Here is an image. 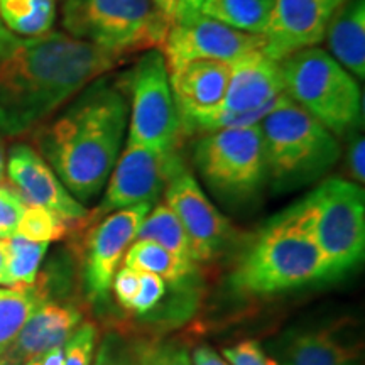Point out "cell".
<instances>
[{
	"label": "cell",
	"mask_w": 365,
	"mask_h": 365,
	"mask_svg": "<svg viewBox=\"0 0 365 365\" xmlns=\"http://www.w3.org/2000/svg\"><path fill=\"white\" fill-rule=\"evenodd\" d=\"M27 205L11 185H0V239L16 235L17 223Z\"/></svg>",
	"instance_id": "cell-30"
},
{
	"label": "cell",
	"mask_w": 365,
	"mask_h": 365,
	"mask_svg": "<svg viewBox=\"0 0 365 365\" xmlns=\"http://www.w3.org/2000/svg\"><path fill=\"white\" fill-rule=\"evenodd\" d=\"M164 202L190 237L196 262L215 261L235 245L237 230L200 188L185 164H180L164 188Z\"/></svg>",
	"instance_id": "cell-12"
},
{
	"label": "cell",
	"mask_w": 365,
	"mask_h": 365,
	"mask_svg": "<svg viewBox=\"0 0 365 365\" xmlns=\"http://www.w3.org/2000/svg\"><path fill=\"white\" fill-rule=\"evenodd\" d=\"M113 294L122 308L130 309L132 301L135 298L137 287H139V272L130 267L122 266L120 271H117L112 281Z\"/></svg>",
	"instance_id": "cell-34"
},
{
	"label": "cell",
	"mask_w": 365,
	"mask_h": 365,
	"mask_svg": "<svg viewBox=\"0 0 365 365\" xmlns=\"http://www.w3.org/2000/svg\"><path fill=\"white\" fill-rule=\"evenodd\" d=\"M154 4V7L166 17L168 21L175 22L178 16V9H180V0H150Z\"/></svg>",
	"instance_id": "cell-37"
},
{
	"label": "cell",
	"mask_w": 365,
	"mask_h": 365,
	"mask_svg": "<svg viewBox=\"0 0 365 365\" xmlns=\"http://www.w3.org/2000/svg\"><path fill=\"white\" fill-rule=\"evenodd\" d=\"M80 225L81 222L66 220L48 208L27 205L19 223H17L16 235L33 242L51 244V242L66 239L75 228H80Z\"/></svg>",
	"instance_id": "cell-27"
},
{
	"label": "cell",
	"mask_w": 365,
	"mask_h": 365,
	"mask_svg": "<svg viewBox=\"0 0 365 365\" xmlns=\"http://www.w3.org/2000/svg\"><path fill=\"white\" fill-rule=\"evenodd\" d=\"M264 46L266 41L262 34L232 29L198 11L173 22L159 51L168 70H173L195 59L235 63L247 54L264 51Z\"/></svg>",
	"instance_id": "cell-11"
},
{
	"label": "cell",
	"mask_w": 365,
	"mask_h": 365,
	"mask_svg": "<svg viewBox=\"0 0 365 365\" xmlns=\"http://www.w3.org/2000/svg\"><path fill=\"white\" fill-rule=\"evenodd\" d=\"M124 59L61 31L17 39L0 56V134L17 137L38 129Z\"/></svg>",
	"instance_id": "cell-1"
},
{
	"label": "cell",
	"mask_w": 365,
	"mask_h": 365,
	"mask_svg": "<svg viewBox=\"0 0 365 365\" xmlns=\"http://www.w3.org/2000/svg\"><path fill=\"white\" fill-rule=\"evenodd\" d=\"M140 346L132 345L117 331L107 333L100 341L93 365H139Z\"/></svg>",
	"instance_id": "cell-28"
},
{
	"label": "cell",
	"mask_w": 365,
	"mask_h": 365,
	"mask_svg": "<svg viewBox=\"0 0 365 365\" xmlns=\"http://www.w3.org/2000/svg\"><path fill=\"white\" fill-rule=\"evenodd\" d=\"M281 365H359L357 355L331 333L294 330L281 340Z\"/></svg>",
	"instance_id": "cell-20"
},
{
	"label": "cell",
	"mask_w": 365,
	"mask_h": 365,
	"mask_svg": "<svg viewBox=\"0 0 365 365\" xmlns=\"http://www.w3.org/2000/svg\"><path fill=\"white\" fill-rule=\"evenodd\" d=\"M17 36H14L11 31L7 29L6 26H4V22L0 21V56H4L9 49L12 48L14 44L17 43Z\"/></svg>",
	"instance_id": "cell-40"
},
{
	"label": "cell",
	"mask_w": 365,
	"mask_h": 365,
	"mask_svg": "<svg viewBox=\"0 0 365 365\" xmlns=\"http://www.w3.org/2000/svg\"><path fill=\"white\" fill-rule=\"evenodd\" d=\"M61 22L66 34L120 58L159 49L171 27L150 0H63Z\"/></svg>",
	"instance_id": "cell-6"
},
{
	"label": "cell",
	"mask_w": 365,
	"mask_h": 365,
	"mask_svg": "<svg viewBox=\"0 0 365 365\" xmlns=\"http://www.w3.org/2000/svg\"><path fill=\"white\" fill-rule=\"evenodd\" d=\"M193 163L222 202L250 203L267 182L261 124L207 132L195 143Z\"/></svg>",
	"instance_id": "cell-8"
},
{
	"label": "cell",
	"mask_w": 365,
	"mask_h": 365,
	"mask_svg": "<svg viewBox=\"0 0 365 365\" xmlns=\"http://www.w3.org/2000/svg\"><path fill=\"white\" fill-rule=\"evenodd\" d=\"M97 336L98 331L93 323H81L63 345L65 365H91Z\"/></svg>",
	"instance_id": "cell-29"
},
{
	"label": "cell",
	"mask_w": 365,
	"mask_h": 365,
	"mask_svg": "<svg viewBox=\"0 0 365 365\" xmlns=\"http://www.w3.org/2000/svg\"><path fill=\"white\" fill-rule=\"evenodd\" d=\"M0 289H2V287H0Z\"/></svg>",
	"instance_id": "cell-44"
},
{
	"label": "cell",
	"mask_w": 365,
	"mask_h": 365,
	"mask_svg": "<svg viewBox=\"0 0 365 365\" xmlns=\"http://www.w3.org/2000/svg\"><path fill=\"white\" fill-rule=\"evenodd\" d=\"M164 293H166V282L161 277L150 272H139V287H137L135 298L132 301L130 312L139 314L153 312L161 303Z\"/></svg>",
	"instance_id": "cell-31"
},
{
	"label": "cell",
	"mask_w": 365,
	"mask_h": 365,
	"mask_svg": "<svg viewBox=\"0 0 365 365\" xmlns=\"http://www.w3.org/2000/svg\"><path fill=\"white\" fill-rule=\"evenodd\" d=\"M56 16V0H0V21L17 38L51 33Z\"/></svg>",
	"instance_id": "cell-23"
},
{
	"label": "cell",
	"mask_w": 365,
	"mask_h": 365,
	"mask_svg": "<svg viewBox=\"0 0 365 365\" xmlns=\"http://www.w3.org/2000/svg\"><path fill=\"white\" fill-rule=\"evenodd\" d=\"M124 267H130L137 272L156 274L166 284L180 289L195 284L198 276V264L181 261L150 240L132 242L124 255Z\"/></svg>",
	"instance_id": "cell-21"
},
{
	"label": "cell",
	"mask_w": 365,
	"mask_h": 365,
	"mask_svg": "<svg viewBox=\"0 0 365 365\" xmlns=\"http://www.w3.org/2000/svg\"><path fill=\"white\" fill-rule=\"evenodd\" d=\"M127 124L125 78L107 73L33 130L34 149L80 203L90 202L108 181Z\"/></svg>",
	"instance_id": "cell-2"
},
{
	"label": "cell",
	"mask_w": 365,
	"mask_h": 365,
	"mask_svg": "<svg viewBox=\"0 0 365 365\" xmlns=\"http://www.w3.org/2000/svg\"><path fill=\"white\" fill-rule=\"evenodd\" d=\"M182 161L178 153H156L144 145L127 144L108 176L102 202L86 220H98L117 210L158 202L173 171Z\"/></svg>",
	"instance_id": "cell-13"
},
{
	"label": "cell",
	"mask_w": 365,
	"mask_h": 365,
	"mask_svg": "<svg viewBox=\"0 0 365 365\" xmlns=\"http://www.w3.org/2000/svg\"><path fill=\"white\" fill-rule=\"evenodd\" d=\"M41 365H65V350L63 346H54L39 357Z\"/></svg>",
	"instance_id": "cell-38"
},
{
	"label": "cell",
	"mask_w": 365,
	"mask_h": 365,
	"mask_svg": "<svg viewBox=\"0 0 365 365\" xmlns=\"http://www.w3.org/2000/svg\"><path fill=\"white\" fill-rule=\"evenodd\" d=\"M349 0H274L271 21L264 33V53L282 61L301 49L325 41L327 27Z\"/></svg>",
	"instance_id": "cell-15"
},
{
	"label": "cell",
	"mask_w": 365,
	"mask_h": 365,
	"mask_svg": "<svg viewBox=\"0 0 365 365\" xmlns=\"http://www.w3.org/2000/svg\"><path fill=\"white\" fill-rule=\"evenodd\" d=\"M284 93L335 137L362 127V91L354 76L323 49H301L281 61Z\"/></svg>",
	"instance_id": "cell-5"
},
{
	"label": "cell",
	"mask_w": 365,
	"mask_h": 365,
	"mask_svg": "<svg viewBox=\"0 0 365 365\" xmlns=\"http://www.w3.org/2000/svg\"><path fill=\"white\" fill-rule=\"evenodd\" d=\"M272 7L274 0H203L200 12L232 29L264 36Z\"/></svg>",
	"instance_id": "cell-24"
},
{
	"label": "cell",
	"mask_w": 365,
	"mask_h": 365,
	"mask_svg": "<svg viewBox=\"0 0 365 365\" xmlns=\"http://www.w3.org/2000/svg\"><path fill=\"white\" fill-rule=\"evenodd\" d=\"M49 299L46 277H38L33 286H14L0 289V357L17 339L34 309Z\"/></svg>",
	"instance_id": "cell-22"
},
{
	"label": "cell",
	"mask_w": 365,
	"mask_h": 365,
	"mask_svg": "<svg viewBox=\"0 0 365 365\" xmlns=\"http://www.w3.org/2000/svg\"><path fill=\"white\" fill-rule=\"evenodd\" d=\"M349 145H346V170L352 176L354 182L364 185L365 181V170H364V154H365V143L364 135L360 132L350 134Z\"/></svg>",
	"instance_id": "cell-35"
},
{
	"label": "cell",
	"mask_w": 365,
	"mask_h": 365,
	"mask_svg": "<svg viewBox=\"0 0 365 365\" xmlns=\"http://www.w3.org/2000/svg\"><path fill=\"white\" fill-rule=\"evenodd\" d=\"M22 365H41V360H39V357L38 359H31V360H27V362H24Z\"/></svg>",
	"instance_id": "cell-43"
},
{
	"label": "cell",
	"mask_w": 365,
	"mask_h": 365,
	"mask_svg": "<svg viewBox=\"0 0 365 365\" xmlns=\"http://www.w3.org/2000/svg\"><path fill=\"white\" fill-rule=\"evenodd\" d=\"M230 282L240 293L255 296L330 282L327 261L309 228L304 200L264 223L240 254Z\"/></svg>",
	"instance_id": "cell-3"
},
{
	"label": "cell",
	"mask_w": 365,
	"mask_h": 365,
	"mask_svg": "<svg viewBox=\"0 0 365 365\" xmlns=\"http://www.w3.org/2000/svg\"><path fill=\"white\" fill-rule=\"evenodd\" d=\"M153 205L122 208L98 218L85 239L83 284L93 299H103L112 287L118 264L135 240Z\"/></svg>",
	"instance_id": "cell-14"
},
{
	"label": "cell",
	"mask_w": 365,
	"mask_h": 365,
	"mask_svg": "<svg viewBox=\"0 0 365 365\" xmlns=\"http://www.w3.org/2000/svg\"><path fill=\"white\" fill-rule=\"evenodd\" d=\"M124 78L130 110L127 144L175 153L182 129L163 53L144 51Z\"/></svg>",
	"instance_id": "cell-9"
},
{
	"label": "cell",
	"mask_w": 365,
	"mask_h": 365,
	"mask_svg": "<svg viewBox=\"0 0 365 365\" xmlns=\"http://www.w3.org/2000/svg\"><path fill=\"white\" fill-rule=\"evenodd\" d=\"M168 71L182 132H200L225 102L230 63L195 59Z\"/></svg>",
	"instance_id": "cell-16"
},
{
	"label": "cell",
	"mask_w": 365,
	"mask_h": 365,
	"mask_svg": "<svg viewBox=\"0 0 365 365\" xmlns=\"http://www.w3.org/2000/svg\"><path fill=\"white\" fill-rule=\"evenodd\" d=\"M202 2L203 0H180V9H178L176 19L178 17H185L190 16V14L198 12L200 7H202Z\"/></svg>",
	"instance_id": "cell-41"
},
{
	"label": "cell",
	"mask_w": 365,
	"mask_h": 365,
	"mask_svg": "<svg viewBox=\"0 0 365 365\" xmlns=\"http://www.w3.org/2000/svg\"><path fill=\"white\" fill-rule=\"evenodd\" d=\"M223 355L230 365H279L264 352L261 344L255 340L242 341L223 349Z\"/></svg>",
	"instance_id": "cell-32"
},
{
	"label": "cell",
	"mask_w": 365,
	"mask_h": 365,
	"mask_svg": "<svg viewBox=\"0 0 365 365\" xmlns=\"http://www.w3.org/2000/svg\"><path fill=\"white\" fill-rule=\"evenodd\" d=\"M259 124L267 181L276 193L313 185L341 156L339 139L286 93Z\"/></svg>",
	"instance_id": "cell-4"
},
{
	"label": "cell",
	"mask_w": 365,
	"mask_h": 365,
	"mask_svg": "<svg viewBox=\"0 0 365 365\" xmlns=\"http://www.w3.org/2000/svg\"><path fill=\"white\" fill-rule=\"evenodd\" d=\"M309 228L330 281L357 269L365 254V193L357 182L328 178L307 198Z\"/></svg>",
	"instance_id": "cell-7"
},
{
	"label": "cell",
	"mask_w": 365,
	"mask_h": 365,
	"mask_svg": "<svg viewBox=\"0 0 365 365\" xmlns=\"http://www.w3.org/2000/svg\"><path fill=\"white\" fill-rule=\"evenodd\" d=\"M7 178V158H6V150H4L2 145H0V185L6 182Z\"/></svg>",
	"instance_id": "cell-42"
},
{
	"label": "cell",
	"mask_w": 365,
	"mask_h": 365,
	"mask_svg": "<svg viewBox=\"0 0 365 365\" xmlns=\"http://www.w3.org/2000/svg\"><path fill=\"white\" fill-rule=\"evenodd\" d=\"M7 176L22 202L43 207L70 222H83L88 210L65 188L53 168L29 144H14L7 156Z\"/></svg>",
	"instance_id": "cell-17"
},
{
	"label": "cell",
	"mask_w": 365,
	"mask_h": 365,
	"mask_svg": "<svg viewBox=\"0 0 365 365\" xmlns=\"http://www.w3.org/2000/svg\"><path fill=\"white\" fill-rule=\"evenodd\" d=\"M81 322L83 314L76 307L46 299L34 309L14 344L0 357V365H22L54 346H63Z\"/></svg>",
	"instance_id": "cell-18"
},
{
	"label": "cell",
	"mask_w": 365,
	"mask_h": 365,
	"mask_svg": "<svg viewBox=\"0 0 365 365\" xmlns=\"http://www.w3.org/2000/svg\"><path fill=\"white\" fill-rule=\"evenodd\" d=\"M139 365H193L185 346L164 345L158 349H143Z\"/></svg>",
	"instance_id": "cell-33"
},
{
	"label": "cell",
	"mask_w": 365,
	"mask_h": 365,
	"mask_svg": "<svg viewBox=\"0 0 365 365\" xmlns=\"http://www.w3.org/2000/svg\"><path fill=\"white\" fill-rule=\"evenodd\" d=\"M7 245V274L14 286H33L39 277V267L46 252L48 242H33L24 237L12 235L6 239Z\"/></svg>",
	"instance_id": "cell-26"
},
{
	"label": "cell",
	"mask_w": 365,
	"mask_h": 365,
	"mask_svg": "<svg viewBox=\"0 0 365 365\" xmlns=\"http://www.w3.org/2000/svg\"><path fill=\"white\" fill-rule=\"evenodd\" d=\"M0 284L12 287L11 277L7 274V245L6 239H0Z\"/></svg>",
	"instance_id": "cell-39"
},
{
	"label": "cell",
	"mask_w": 365,
	"mask_h": 365,
	"mask_svg": "<svg viewBox=\"0 0 365 365\" xmlns=\"http://www.w3.org/2000/svg\"><path fill=\"white\" fill-rule=\"evenodd\" d=\"M325 39L333 54L350 75L365 76V0H349L333 16Z\"/></svg>",
	"instance_id": "cell-19"
},
{
	"label": "cell",
	"mask_w": 365,
	"mask_h": 365,
	"mask_svg": "<svg viewBox=\"0 0 365 365\" xmlns=\"http://www.w3.org/2000/svg\"><path fill=\"white\" fill-rule=\"evenodd\" d=\"M193 365H230L218 355L212 346H196L193 352Z\"/></svg>",
	"instance_id": "cell-36"
},
{
	"label": "cell",
	"mask_w": 365,
	"mask_h": 365,
	"mask_svg": "<svg viewBox=\"0 0 365 365\" xmlns=\"http://www.w3.org/2000/svg\"><path fill=\"white\" fill-rule=\"evenodd\" d=\"M135 240H150L154 244L161 245L168 252L176 255L181 261L196 262L188 234H186L181 222L178 220V217L166 203L158 205L156 208H150L139 232H137Z\"/></svg>",
	"instance_id": "cell-25"
},
{
	"label": "cell",
	"mask_w": 365,
	"mask_h": 365,
	"mask_svg": "<svg viewBox=\"0 0 365 365\" xmlns=\"http://www.w3.org/2000/svg\"><path fill=\"white\" fill-rule=\"evenodd\" d=\"M284 93L281 61L257 51L230 63V80L222 108L205 122L203 134L259 124Z\"/></svg>",
	"instance_id": "cell-10"
}]
</instances>
